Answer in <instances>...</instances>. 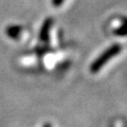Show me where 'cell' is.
<instances>
[{
  "instance_id": "6da1fadb",
  "label": "cell",
  "mask_w": 127,
  "mask_h": 127,
  "mask_svg": "<svg viewBox=\"0 0 127 127\" xmlns=\"http://www.w3.org/2000/svg\"><path fill=\"white\" fill-rule=\"evenodd\" d=\"M121 50H122V47L120 45H114L112 47L108 48V49H107L102 55H100V56L96 58V61H95L92 65H91L90 71L92 73L97 72V71L100 70L107 62H109V59H111L113 56H116L117 54L120 53Z\"/></svg>"
},
{
  "instance_id": "7a4b0ae2",
  "label": "cell",
  "mask_w": 127,
  "mask_h": 127,
  "mask_svg": "<svg viewBox=\"0 0 127 127\" xmlns=\"http://www.w3.org/2000/svg\"><path fill=\"white\" fill-rule=\"evenodd\" d=\"M51 23H52V20H51V19H47V20L45 21V25H43L42 28H41L40 36H41L42 39H45V40L48 39V33H49V29H50Z\"/></svg>"
},
{
  "instance_id": "3957f363",
  "label": "cell",
  "mask_w": 127,
  "mask_h": 127,
  "mask_svg": "<svg viewBox=\"0 0 127 127\" xmlns=\"http://www.w3.org/2000/svg\"><path fill=\"white\" fill-rule=\"evenodd\" d=\"M64 1H65V0H53V1H52V4H53L54 6H59Z\"/></svg>"
},
{
  "instance_id": "277c9868",
  "label": "cell",
  "mask_w": 127,
  "mask_h": 127,
  "mask_svg": "<svg viewBox=\"0 0 127 127\" xmlns=\"http://www.w3.org/2000/svg\"><path fill=\"white\" fill-rule=\"evenodd\" d=\"M116 127H122V123H121V122H117Z\"/></svg>"
},
{
  "instance_id": "5b68a950",
  "label": "cell",
  "mask_w": 127,
  "mask_h": 127,
  "mask_svg": "<svg viewBox=\"0 0 127 127\" xmlns=\"http://www.w3.org/2000/svg\"><path fill=\"white\" fill-rule=\"evenodd\" d=\"M48 127H49V126H48Z\"/></svg>"
}]
</instances>
